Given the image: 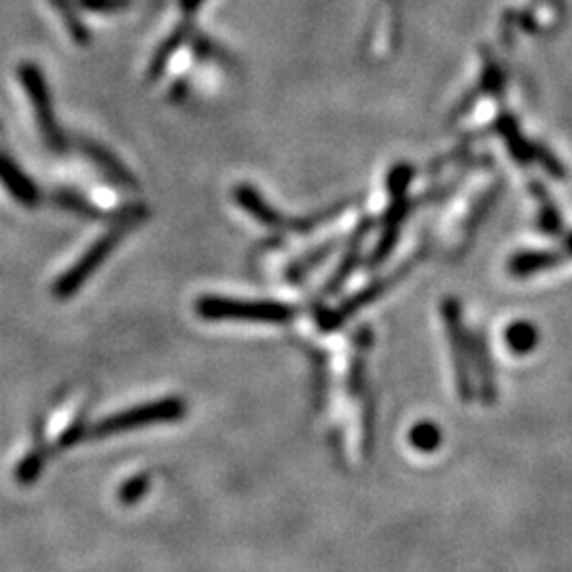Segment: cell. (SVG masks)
Listing matches in <instances>:
<instances>
[{
    "instance_id": "obj_1",
    "label": "cell",
    "mask_w": 572,
    "mask_h": 572,
    "mask_svg": "<svg viewBox=\"0 0 572 572\" xmlns=\"http://www.w3.org/2000/svg\"><path fill=\"white\" fill-rule=\"evenodd\" d=\"M145 217H147V208L138 206V204L119 210L111 231H106L102 238H98L92 246H89L81 255V259L70 267V270H66L56 284H53V295H56L58 299L73 297L87 282V278L96 274L98 267L111 257V253L117 248L121 238L128 236L130 231Z\"/></svg>"
},
{
    "instance_id": "obj_2",
    "label": "cell",
    "mask_w": 572,
    "mask_h": 572,
    "mask_svg": "<svg viewBox=\"0 0 572 572\" xmlns=\"http://www.w3.org/2000/svg\"><path fill=\"white\" fill-rule=\"evenodd\" d=\"M185 411H187V405L183 399H178V397H168L162 401L136 405L125 411H119V414L104 418L96 422L94 426H89L83 439H104V437L134 431V428H142V426L174 422V420H181L185 416Z\"/></svg>"
},
{
    "instance_id": "obj_3",
    "label": "cell",
    "mask_w": 572,
    "mask_h": 572,
    "mask_svg": "<svg viewBox=\"0 0 572 572\" xmlns=\"http://www.w3.org/2000/svg\"><path fill=\"white\" fill-rule=\"evenodd\" d=\"M195 312L204 320H244V323H289L295 310L278 301H240L227 297H202Z\"/></svg>"
},
{
    "instance_id": "obj_4",
    "label": "cell",
    "mask_w": 572,
    "mask_h": 572,
    "mask_svg": "<svg viewBox=\"0 0 572 572\" xmlns=\"http://www.w3.org/2000/svg\"><path fill=\"white\" fill-rule=\"evenodd\" d=\"M411 176H414V168L407 166V164L395 166V168H392L390 176H388L390 206H388L386 217H384L382 236L378 240V246H375V250H373L369 265L382 263L390 255V250L395 248V244H397L401 223L405 221V217L409 214L407 189H409V183H411Z\"/></svg>"
},
{
    "instance_id": "obj_5",
    "label": "cell",
    "mask_w": 572,
    "mask_h": 572,
    "mask_svg": "<svg viewBox=\"0 0 572 572\" xmlns=\"http://www.w3.org/2000/svg\"><path fill=\"white\" fill-rule=\"evenodd\" d=\"M234 200L250 214V217H255L265 227L282 229V231H299V234H308V231H312L320 223L329 221L331 217H335L337 210H342L346 206V204H337L329 210H320L316 214H310V217L286 219L278 210H274L270 204L261 198V193H257L253 187H248V185H238L234 189Z\"/></svg>"
},
{
    "instance_id": "obj_6",
    "label": "cell",
    "mask_w": 572,
    "mask_h": 572,
    "mask_svg": "<svg viewBox=\"0 0 572 572\" xmlns=\"http://www.w3.org/2000/svg\"><path fill=\"white\" fill-rule=\"evenodd\" d=\"M441 314L452 344V361H454L458 395L462 401H471L475 392V386L471 382V342L469 335L464 333L460 303L456 299H445L441 306Z\"/></svg>"
},
{
    "instance_id": "obj_7",
    "label": "cell",
    "mask_w": 572,
    "mask_h": 572,
    "mask_svg": "<svg viewBox=\"0 0 572 572\" xmlns=\"http://www.w3.org/2000/svg\"><path fill=\"white\" fill-rule=\"evenodd\" d=\"M20 79H22L26 92H28V98L32 102L34 115H37L39 130H41V136L45 140V145L51 151H58V153L64 151L66 149V138L62 134V130L58 128L56 117H53L49 89L45 85V79L41 75V70L34 64H24V66H20Z\"/></svg>"
},
{
    "instance_id": "obj_8",
    "label": "cell",
    "mask_w": 572,
    "mask_h": 572,
    "mask_svg": "<svg viewBox=\"0 0 572 572\" xmlns=\"http://www.w3.org/2000/svg\"><path fill=\"white\" fill-rule=\"evenodd\" d=\"M411 265H414V259L405 261L395 274H390V276H386V278H382V280H375L373 284L367 286V289H363L361 293H356L352 299H348L346 303H342V306H339L335 312H331L329 316H325L323 327H325V329H335V327H339V325H344L348 318H352L361 308L369 306L371 301L378 299V297H380L384 291H388L390 286L395 284L399 278H403V276L409 272Z\"/></svg>"
},
{
    "instance_id": "obj_9",
    "label": "cell",
    "mask_w": 572,
    "mask_h": 572,
    "mask_svg": "<svg viewBox=\"0 0 572 572\" xmlns=\"http://www.w3.org/2000/svg\"><path fill=\"white\" fill-rule=\"evenodd\" d=\"M469 342H471V369L477 375L479 397L484 399V403L492 405L496 401L498 390H496V375H494V365H492L488 344L481 333H473V337H469Z\"/></svg>"
},
{
    "instance_id": "obj_10",
    "label": "cell",
    "mask_w": 572,
    "mask_h": 572,
    "mask_svg": "<svg viewBox=\"0 0 572 572\" xmlns=\"http://www.w3.org/2000/svg\"><path fill=\"white\" fill-rule=\"evenodd\" d=\"M0 183L24 206H34L39 202V189L32 185L30 178L3 151H0Z\"/></svg>"
},
{
    "instance_id": "obj_11",
    "label": "cell",
    "mask_w": 572,
    "mask_h": 572,
    "mask_svg": "<svg viewBox=\"0 0 572 572\" xmlns=\"http://www.w3.org/2000/svg\"><path fill=\"white\" fill-rule=\"evenodd\" d=\"M47 456H49V452H47L45 445L37 437H32L28 450L15 460L13 479L17 481V486H22V488L32 486L34 481L41 477Z\"/></svg>"
},
{
    "instance_id": "obj_12",
    "label": "cell",
    "mask_w": 572,
    "mask_h": 572,
    "mask_svg": "<svg viewBox=\"0 0 572 572\" xmlns=\"http://www.w3.org/2000/svg\"><path fill=\"white\" fill-rule=\"evenodd\" d=\"M81 149L106 174V178H109V181H113L115 185L125 187V189H136L138 187V183L134 181V176L121 166L119 159L113 157L106 149H102L100 145H96V142L83 140Z\"/></svg>"
},
{
    "instance_id": "obj_13",
    "label": "cell",
    "mask_w": 572,
    "mask_h": 572,
    "mask_svg": "<svg viewBox=\"0 0 572 572\" xmlns=\"http://www.w3.org/2000/svg\"><path fill=\"white\" fill-rule=\"evenodd\" d=\"M191 32H193V24L189 22V17H187L185 22H181L174 28V32L164 41V45L155 51V56H153L151 66H149V81H155L159 75L164 73V68L168 66V62L174 53L181 49L183 43H189Z\"/></svg>"
},
{
    "instance_id": "obj_14",
    "label": "cell",
    "mask_w": 572,
    "mask_h": 572,
    "mask_svg": "<svg viewBox=\"0 0 572 572\" xmlns=\"http://www.w3.org/2000/svg\"><path fill=\"white\" fill-rule=\"evenodd\" d=\"M562 263V257L556 253H539V250H530V253H517L509 261V272L517 278L539 274L545 270H553Z\"/></svg>"
},
{
    "instance_id": "obj_15",
    "label": "cell",
    "mask_w": 572,
    "mask_h": 572,
    "mask_svg": "<svg viewBox=\"0 0 572 572\" xmlns=\"http://www.w3.org/2000/svg\"><path fill=\"white\" fill-rule=\"evenodd\" d=\"M369 227H371V223H369V221H363V225L354 231V236H352V240H350V244H348V248H346L344 261H342V265L337 267V272L333 274V278H331V282H329V286H327V293L337 291L339 286L344 284V280L352 274L356 263H359V259H361V250H363V242H365V236H367Z\"/></svg>"
},
{
    "instance_id": "obj_16",
    "label": "cell",
    "mask_w": 572,
    "mask_h": 572,
    "mask_svg": "<svg viewBox=\"0 0 572 572\" xmlns=\"http://www.w3.org/2000/svg\"><path fill=\"white\" fill-rule=\"evenodd\" d=\"M505 342L507 348L517 356L530 354L536 350V346H539V329L532 323H526V320H520V323H513L507 327Z\"/></svg>"
},
{
    "instance_id": "obj_17",
    "label": "cell",
    "mask_w": 572,
    "mask_h": 572,
    "mask_svg": "<svg viewBox=\"0 0 572 572\" xmlns=\"http://www.w3.org/2000/svg\"><path fill=\"white\" fill-rule=\"evenodd\" d=\"M441 439L443 437H441L439 426L433 422H420L411 428V433H409L411 445H414L418 452H424V454L435 452L441 445Z\"/></svg>"
},
{
    "instance_id": "obj_18",
    "label": "cell",
    "mask_w": 572,
    "mask_h": 572,
    "mask_svg": "<svg viewBox=\"0 0 572 572\" xmlns=\"http://www.w3.org/2000/svg\"><path fill=\"white\" fill-rule=\"evenodd\" d=\"M53 5H56V9L60 11V15H62V20H64L68 32L73 34V39H75L79 45H87L89 32L83 28L81 17L77 15V11H75V7H73V0H53Z\"/></svg>"
},
{
    "instance_id": "obj_19",
    "label": "cell",
    "mask_w": 572,
    "mask_h": 572,
    "mask_svg": "<svg viewBox=\"0 0 572 572\" xmlns=\"http://www.w3.org/2000/svg\"><path fill=\"white\" fill-rule=\"evenodd\" d=\"M189 43H191V47H193V51L198 53L200 58H204V60H217V62H221V64H231L229 60V56H227V51H223L217 43L214 41H210V39H206L204 34H200V32H191V39H189Z\"/></svg>"
},
{
    "instance_id": "obj_20",
    "label": "cell",
    "mask_w": 572,
    "mask_h": 572,
    "mask_svg": "<svg viewBox=\"0 0 572 572\" xmlns=\"http://www.w3.org/2000/svg\"><path fill=\"white\" fill-rule=\"evenodd\" d=\"M147 490H149V477L136 475L128 481V484H123V488L119 490V498H121L123 505H134L142 496L147 494Z\"/></svg>"
},
{
    "instance_id": "obj_21",
    "label": "cell",
    "mask_w": 572,
    "mask_h": 572,
    "mask_svg": "<svg viewBox=\"0 0 572 572\" xmlns=\"http://www.w3.org/2000/svg\"><path fill=\"white\" fill-rule=\"evenodd\" d=\"M134 0H79V5L92 13H119L132 7Z\"/></svg>"
},
{
    "instance_id": "obj_22",
    "label": "cell",
    "mask_w": 572,
    "mask_h": 572,
    "mask_svg": "<svg viewBox=\"0 0 572 572\" xmlns=\"http://www.w3.org/2000/svg\"><path fill=\"white\" fill-rule=\"evenodd\" d=\"M335 248V240L333 242H329V244H325L323 248H318L316 253H312V255H308L306 259H301L297 265H295V272L291 274L293 278H301V276H306L314 265H318L320 261H323L325 257H329L331 255V250Z\"/></svg>"
},
{
    "instance_id": "obj_23",
    "label": "cell",
    "mask_w": 572,
    "mask_h": 572,
    "mask_svg": "<svg viewBox=\"0 0 572 572\" xmlns=\"http://www.w3.org/2000/svg\"><path fill=\"white\" fill-rule=\"evenodd\" d=\"M178 3H181L185 15L191 17L195 11H198V7L202 5V0H178Z\"/></svg>"
},
{
    "instance_id": "obj_24",
    "label": "cell",
    "mask_w": 572,
    "mask_h": 572,
    "mask_svg": "<svg viewBox=\"0 0 572 572\" xmlns=\"http://www.w3.org/2000/svg\"><path fill=\"white\" fill-rule=\"evenodd\" d=\"M568 250L572 253V236H568Z\"/></svg>"
}]
</instances>
